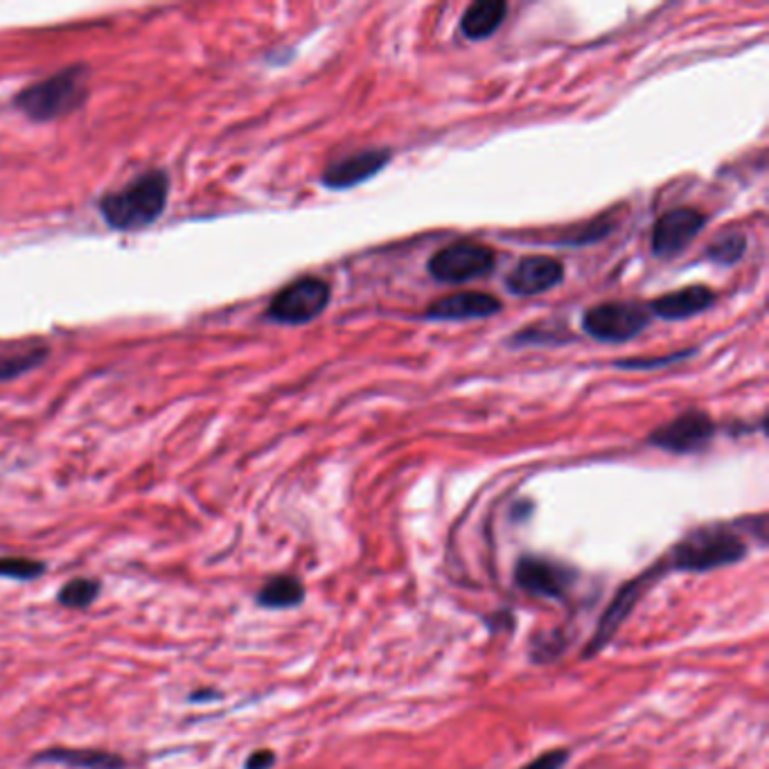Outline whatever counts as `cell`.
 <instances>
[{
    "mask_svg": "<svg viewBox=\"0 0 769 769\" xmlns=\"http://www.w3.org/2000/svg\"><path fill=\"white\" fill-rule=\"evenodd\" d=\"M170 194V177L163 170H149L129 185L106 192L100 199L102 219L120 233H134L151 226L163 215Z\"/></svg>",
    "mask_w": 769,
    "mask_h": 769,
    "instance_id": "6da1fadb",
    "label": "cell"
},
{
    "mask_svg": "<svg viewBox=\"0 0 769 769\" xmlns=\"http://www.w3.org/2000/svg\"><path fill=\"white\" fill-rule=\"evenodd\" d=\"M747 555L745 540L724 525H709L688 533L664 559L675 572H711L720 566L738 564Z\"/></svg>",
    "mask_w": 769,
    "mask_h": 769,
    "instance_id": "7a4b0ae2",
    "label": "cell"
},
{
    "mask_svg": "<svg viewBox=\"0 0 769 769\" xmlns=\"http://www.w3.org/2000/svg\"><path fill=\"white\" fill-rule=\"evenodd\" d=\"M89 98V68L72 66L38 84L27 87L19 98L16 106L36 123L64 117L84 104Z\"/></svg>",
    "mask_w": 769,
    "mask_h": 769,
    "instance_id": "3957f363",
    "label": "cell"
},
{
    "mask_svg": "<svg viewBox=\"0 0 769 769\" xmlns=\"http://www.w3.org/2000/svg\"><path fill=\"white\" fill-rule=\"evenodd\" d=\"M328 303H330L328 282L314 275H305L294 280L292 285L280 290L273 296L267 309V316L275 323H282V326H305V323H312L314 318H318L323 312H326Z\"/></svg>",
    "mask_w": 769,
    "mask_h": 769,
    "instance_id": "277c9868",
    "label": "cell"
},
{
    "mask_svg": "<svg viewBox=\"0 0 769 769\" xmlns=\"http://www.w3.org/2000/svg\"><path fill=\"white\" fill-rule=\"evenodd\" d=\"M497 264V256L490 247L478 241H454L440 249L427 264L431 278L444 285H463V282L488 275Z\"/></svg>",
    "mask_w": 769,
    "mask_h": 769,
    "instance_id": "5b68a950",
    "label": "cell"
},
{
    "mask_svg": "<svg viewBox=\"0 0 769 769\" xmlns=\"http://www.w3.org/2000/svg\"><path fill=\"white\" fill-rule=\"evenodd\" d=\"M647 323H651V314L643 305L621 301L596 305L583 316L585 332L602 343H625L638 337Z\"/></svg>",
    "mask_w": 769,
    "mask_h": 769,
    "instance_id": "8992f818",
    "label": "cell"
},
{
    "mask_svg": "<svg viewBox=\"0 0 769 769\" xmlns=\"http://www.w3.org/2000/svg\"><path fill=\"white\" fill-rule=\"evenodd\" d=\"M668 569L666 562H659L655 564L653 569H647L645 574H641L638 578L630 580L627 585H623L619 589V593L614 596L612 604L607 607V612L600 617V623L596 627V634L591 636L589 645L585 647V653L583 657H593L596 653H600L602 647L612 641V636L619 632V627L625 623V619L632 614L634 610V604L641 600V596L651 589L659 576H664V572Z\"/></svg>",
    "mask_w": 769,
    "mask_h": 769,
    "instance_id": "52a82bcc",
    "label": "cell"
},
{
    "mask_svg": "<svg viewBox=\"0 0 769 769\" xmlns=\"http://www.w3.org/2000/svg\"><path fill=\"white\" fill-rule=\"evenodd\" d=\"M715 436V422L702 411H686L657 427L647 442L670 454H696L709 448Z\"/></svg>",
    "mask_w": 769,
    "mask_h": 769,
    "instance_id": "ba28073f",
    "label": "cell"
},
{
    "mask_svg": "<svg viewBox=\"0 0 769 769\" xmlns=\"http://www.w3.org/2000/svg\"><path fill=\"white\" fill-rule=\"evenodd\" d=\"M576 574L559 562L523 555L514 566V583L521 591L538 596V598H564L572 589Z\"/></svg>",
    "mask_w": 769,
    "mask_h": 769,
    "instance_id": "9c48e42d",
    "label": "cell"
},
{
    "mask_svg": "<svg viewBox=\"0 0 769 769\" xmlns=\"http://www.w3.org/2000/svg\"><path fill=\"white\" fill-rule=\"evenodd\" d=\"M706 226L704 213L696 208H675L664 213L653 228V251L661 258H672L688 249V245Z\"/></svg>",
    "mask_w": 769,
    "mask_h": 769,
    "instance_id": "30bf717a",
    "label": "cell"
},
{
    "mask_svg": "<svg viewBox=\"0 0 769 769\" xmlns=\"http://www.w3.org/2000/svg\"><path fill=\"white\" fill-rule=\"evenodd\" d=\"M564 280V264L551 256L521 258L506 275L508 292L517 296H538L555 290Z\"/></svg>",
    "mask_w": 769,
    "mask_h": 769,
    "instance_id": "8fae6325",
    "label": "cell"
},
{
    "mask_svg": "<svg viewBox=\"0 0 769 769\" xmlns=\"http://www.w3.org/2000/svg\"><path fill=\"white\" fill-rule=\"evenodd\" d=\"M391 160L388 149H363L350 154L323 172L320 183L330 190H348L377 177Z\"/></svg>",
    "mask_w": 769,
    "mask_h": 769,
    "instance_id": "7c38bea8",
    "label": "cell"
},
{
    "mask_svg": "<svg viewBox=\"0 0 769 769\" xmlns=\"http://www.w3.org/2000/svg\"><path fill=\"white\" fill-rule=\"evenodd\" d=\"M501 312V301L483 292H461L444 296L425 309L429 320H476L490 318Z\"/></svg>",
    "mask_w": 769,
    "mask_h": 769,
    "instance_id": "4fadbf2b",
    "label": "cell"
},
{
    "mask_svg": "<svg viewBox=\"0 0 769 769\" xmlns=\"http://www.w3.org/2000/svg\"><path fill=\"white\" fill-rule=\"evenodd\" d=\"M32 762H50V765H64L70 769H127L129 762L125 756L104 751V749H89V747H48L32 756Z\"/></svg>",
    "mask_w": 769,
    "mask_h": 769,
    "instance_id": "5bb4252c",
    "label": "cell"
},
{
    "mask_svg": "<svg viewBox=\"0 0 769 769\" xmlns=\"http://www.w3.org/2000/svg\"><path fill=\"white\" fill-rule=\"evenodd\" d=\"M715 303V294L704 285H691L664 294L651 303V312L664 320H686L706 312Z\"/></svg>",
    "mask_w": 769,
    "mask_h": 769,
    "instance_id": "9a60e30c",
    "label": "cell"
},
{
    "mask_svg": "<svg viewBox=\"0 0 769 769\" xmlns=\"http://www.w3.org/2000/svg\"><path fill=\"white\" fill-rule=\"evenodd\" d=\"M508 14V5L504 0H476L472 3L463 19H461V30L470 38V42H480V38L493 36L504 19Z\"/></svg>",
    "mask_w": 769,
    "mask_h": 769,
    "instance_id": "2e32d148",
    "label": "cell"
},
{
    "mask_svg": "<svg viewBox=\"0 0 769 769\" xmlns=\"http://www.w3.org/2000/svg\"><path fill=\"white\" fill-rule=\"evenodd\" d=\"M256 600L267 610H290V607H298L305 600V587L296 576L280 574L262 585Z\"/></svg>",
    "mask_w": 769,
    "mask_h": 769,
    "instance_id": "e0dca14e",
    "label": "cell"
},
{
    "mask_svg": "<svg viewBox=\"0 0 769 769\" xmlns=\"http://www.w3.org/2000/svg\"><path fill=\"white\" fill-rule=\"evenodd\" d=\"M100 593L102 583L98 578H72L61 587L57 600L61 607H68V610H89Z\"/></svg>",
    "mask_w": 769,
    "mask_h": 769,
    "instance_id": "ac0fdd59",
    "label": "cell"
},
{
    "mask_svg": "<svg viewBox=\"0 0 769 769\" xmlns=\"http://www.w3.org/2000/svg\"><path fill=\"white\" fill-rule=\"evenodd\" d=\"M747 251V237L740 233H726L717 239H713L706 247V258L722 267H734L743 260Z\"/></svg>",
    "mask_w": 769,
    "mask_h": 769,
    "instance_id": "d6986e66",
    "label": "cell"
},
{
    "mask_svg": "<svg viewBox=\"0 0 769 769\" xmlns=\"http://www.w3.org/2000/svg\"><path fill=\"white\" fill-rule=\"evenodd\" d=\"M46 574V562L25 555H3L0 557V578L30 583Z\"/></svg>",
    "mask_w": 769,
    "mask_h": 769,
    "instance_id": "ffe728a7",
    "label": "cell"
},
{
    "mask_svg": "<svg viewBox=\"0 0 769 769\" xmlns=\"http://www.w3.org/2000/svg\"><path fill=\"white\" fill-rule=\"evenodd\" d=\"M46 350H27V352H21V354H14V357H3L0 359V382L3 380H14L23 373H30L32 369H36L38 363H44L46 359Z\"/></svg>",
    "mask_w": 769,
    "mask_h": 769,
    "instance_id": "44dd1931",
    "label": "cell"
},
{
    "mask_svg": "<svg viewBox=\"0 0 769 769\" xmlns=\"http://www.w3.org/2000/svg\"><path fill=\"white\" fill-rule=\"evenodd\" d=\"M696 354V350H683V352H675V354H668V357H653V359H621L614 363V369H621V371H655V369H664V366H670V363L675 361H681L686 357H691Z\"/></svg>",
    "mask_w": 769,
    "mask_h": 769,
    "instance_id": "7402d4cb",
    "label": "cell"
},
{
    "mask_svg": "<svg viewBox=\"0 0 769 769\" xmlns=\"http://www.w3.org/2000/svg\"><path fill=\"white\" fill-rule=\"evenodd\" d=\"M569 751L566 749H551V751H544L542 756H538L535 760L531 762H525L521 769H562L566 765V760H569Z\"/></svg>",
    "mask_w": 769,
    "mask_h": 769,
    "instance_id": "603a6c76",
    "label": "cell"
},
{
    "mask_svg": "<svg viewBox=\"0 0 769 769\" xmlns=\"http://www.w3.org/2000/svg\"><path fill=\"white\" fill-rule=\"evenodd\" d=\"M273 765H275V754L271 749H258L247 758L245 769H271Z\"/></svg>",
    "mask_w": 769,
    "mask_h": 769,
    "instance_id": "cb8c5ba5",
    "label": "cell"
},
{
    "mask_svg": "<svg viewBox=\"0 0 769 769\" xmlns=\"http://www.w3.org/2000/svg\"><path fill=\"white\" fill-rule=\"evenodd\" d=\"M222 696L217 691H194L190 696V702H211V700H219Z\"/></svg>",
    "mask_w": 769,
    "mask_h": 769,
    "instance_id": "d4e9b609",
    "label": "cell"
}]
</instances>
